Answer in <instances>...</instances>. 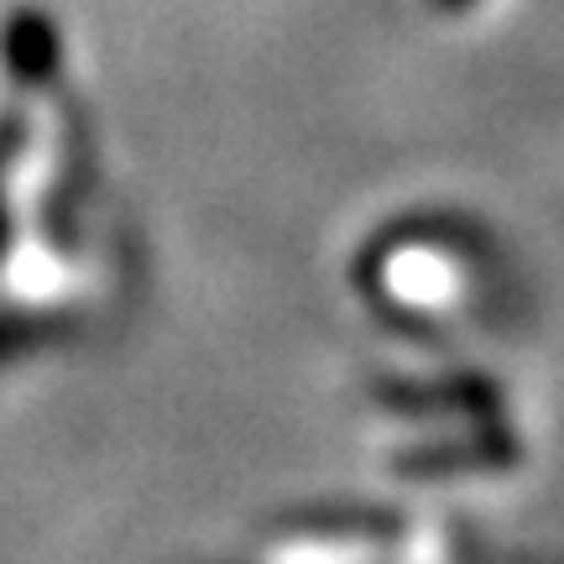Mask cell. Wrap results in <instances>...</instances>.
Returning a JSON list of instances; mask_svg holds the SVG:
<instances>
[{
	"label": "cell",
	"instance_id": "1",
	"mask_svg": "<svg viewBox=\"0 0 564 564\" xmlns=\"http://www.w3.org/2000/svg\"><path fill=\"white\" fill-rule=\"evenodd\" d=\"M6 58L21 79H47L58 68V32L42 11H17L6 26Z\"/></svg>",
	"mask_w": 564,
	"mask_h": 564
}]
</instances>
